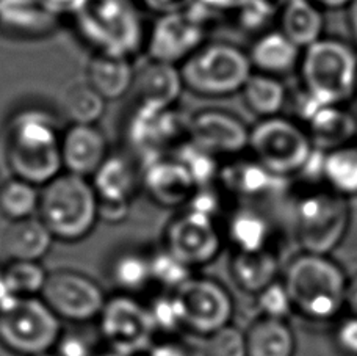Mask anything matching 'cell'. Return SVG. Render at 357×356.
I'll return each mask as SVG.
<instances>
[{
	"label": "cell",
	"mask_w": 357,
	"mask_h": 356,
	"mask_svg": "<svg viewBox=\"0 0 357 356\" xmlns=\"http://www.w3.org/2000/svg\"><path fill=\"white\" fill-rule=\"evenodd\" d=\"M59 121L43 109H24L8 121L5 137L6 165L15 177L44 187L63 173Z\"/></svg>",
	"instance_id": "1"
},
{
	"label": "cell",
	"mask_w": 357,
	"mask_h": 356,
	"mask_svg": "<svg viewBox=\"0 0 357 356\" xmlns=\"http://www.w3.org/2000/svg\"><path fill=\"white\" fill-rule=\"evenodd\" d=\"M301 77L317 104H345L357 90V54L345 43L321 38L304 49Z\"/></svg>",
	"instance_id": "5"
},
{
	"label": "cell",
	"mask_w": 357,
	"mask_h": 356,
	"mask_svg": "<svg viewBox=\"0 0 357 356\" xmlns=\"http://www.w3.org/2000/svg\"><path fill=\"white\" fill-rule=\"evenodd\" d=\"M279 22V30L299 49H307L321 40L324 19L320 5L314 0H287L280 11Z\"/></svg>",
	"instance_id": "26"
},
{
	"label": "cell",
	"mask_w": 357,
	"mask_h": 356,
	"mask_svg": "<svg viewBox=\"0 0 357 356\" xmlns=\"http://www.w3.org/2000/svg\"><path fill=\"white\" fill-rule=\"evenodd\" d=\"M178 68L185 88L210 99L240 93L254 73L248 52L227 43L204 44Z\"/></svg>",
	"instance_id": "6"
},
{
	"label": "cell",
	"mask_w": 357,
	"mask_h": 356,
	"mask_svg": "<svg viewBox=\"0 0 357 356\" xmlns=\"http://www.w3.org/2000/svg\"><path fill=\"white\" fill-rule=\"evenodd\" d=\"M135 73L130 59L93 54L86 65L85 80L108 103L132 91Z\"/></svg>",
	"instance_id": "23"
},
{
	"label": "cell",
	"mask_w": 357,
	"mask_h": 356,
	"mask_svg": "<svg viewBox=\"0 0 357 356\" xmlns=\"http://www.w3.org/2000/svg\"><path fill=\"white\" fill-rule=\"evenodd\" d=\"M89 181L99 200V220L119 223L127 217L130 202L142 188V165L127 156L110 154Z\"/></svg>",
	"instance_id": "15"
},
{
	"label": "cell",
	"mask_w": 357,
	"mask_h": 356,
	"mask_svg": "<svg viewBox=\"0 0 357 356\" xmlns=\"http://www.w3.org/2000/svg\"><path fill=\"white\" fill-rule=\"evenodd\" d=\"M105 103L86 80H82L68 88L63 107L71 124H98L105 112Z\"/></svg>",
	"instance_id": "34"
},
{
	"label": "cell",
	"mask_w": 357,
	"mask_h": 356,
	"mask_svg": "<svg viewBox=\"0 0 357 356\" xmlns=\"http://www.w3.org/2000/svg\"><path fill=\"white\" fill-rule=\"evenodd\" d=\"M142 188L162 207L187 206L196 190L193 177L173 154L142 163Z\"/></svg>",
	"instance_id": "18"
},
{
	"label": "cell",
	"mask_w": 357,
	"mask_h": 356,
	"mask_svg": "<svg viewBox=\"0 0 357 356\" xmlns=\"http://www.w3.org/2000/svg\"><path fill=\"white\" fill-rule=\"evenodd\" d=\"M173 156L177 157L178 162L187 168L190 176L193 177L196 188L218 184L221 173L218 157L197 146L190 138L178 146L176 152H173Z\"/></svg>",
	"instance_id": "35"
},
{
	"label": "cell",
	"mask_w": 357,
	"mask_h": 356,
	"mask_svg": "<svg viewBox=\"0 0 357 356\" xmlns=\"http://www.w3.org/2000/svg\"><path fill=\"white\" fill-rule=\"evenodd\" d=\"M227 234L232 244L241 253H256L266 250L270 226L259 212L252 209H240L229 218Z\"/></svg>",
	"instance_id": "32"
},
{
	"label": "cell",
	"mask_w": 357,
	"mask_h": 356,
	"mask_svg": "<svg viewBox=\"0 0 357 356\" xmlns=\"http://www.w3.org/2000/svg\"><path fill=\"white\" fill-rule=\"evenodd\" d=\"M337 344L348 355L357 356V316L348 317L337 329Z\"/></svg>",
	"instance_id": "47"
},
{
	"label": "cell",
	"mask_w": 357,
	"mask_h": 356,
	"mask_svg": "<svg viewBox=\"0 0 357 356\" xmlns=\"http://www.w3.org/2000/svg\"><path fill=\"white\" fill-rule=\"evenodd\" d=\"M55 237L40 218L10 221L2 236V250L10 260L40 262L49 253Z\"/></svg>",
	"instance_id": "24"
},
{
	"label": "cell",
	"mask_w": 357,
	"mask_h": 356,
	"mask_svg": "<svg viewBox=\"0 0 357 356\" xmlns=\"http://www.w3.org/2000/svg\"><path fill=\"white\" fill-rule=\"evenodd\" d=\"M183 327L201 336H212L231 325L234 302L225 285L210 278H191L174 290Z\"/></svg>",
	"instance_id": "13"
},
{
	"label": "cell",
	"mask_w": 357,
	"mask_h": 356,
	"mask_svg": "<svg viewBox=\"0 0 357 356\" xmlns=\"http://www.w3.org/2000/svg\"><path fill=\"white\" fill-rule=\"evenodd\" d=\"M250 132L237 115L221 109H204L188 118V138L216 157H235L248 149Z\"/></svg>",
	"instance_id": "17"
},
{
	"label": "cell",
	"mask_w": 357,
	"mask_h": 356,
	"mask_svg": "<svg viewBox=\"0 0 357 356\" xmlns=\"http://www.w3.org/2000/svg\"><path fill=\"white\" fill-rule=\"evenodd\" d=\"M3 273L13 294L19 298L41 294L47 279V272L35 260H10V264L3 267Z\"/></svg>",
	"instance_id": "37"
},
{
	"label": "cell",
	"mask_w": 357,
	"mask_h": 356,
	"mask_svg": "<svg viewBox=\"0 0 357 356\" xmlns=\"http://www.w3.org/2000/svg\"><path fill=\"white\" fill-rule=\"evenodd\" d=\"M207 27L208 24L191 8L157 16L146 36L148 59L181 66L206 44Z\"/></svg>",
	"instance_id": "11"
},
{
	"label": "cell",
	"mask_w": 357,
	"mask_h": 356,
	"mask_svg": "<svg viewBox=\"0 0 357 356\" xmlns=\"http://www.w3.org/2000/svg\"><path fill=\"white\" fill-rule=\"evenodd\" d=\"M307 133L314 149L329 152L353 143L357 121L342 105H321L307 119Z\"/></svg>",
	"instance_id": "22"
},
{
	"label": "cell",
	"mask_w": 357,
	"mask_h": 356,
	"mask_svg": "<svg viewBox=\"0 0 357 356\" xmlns=\"http://www.w3.org/2000/svg\"><path fill=\"white\" fill-rule=\"evenodd\" d=\"M19 297L13 294L8 281H6V276L3 273V269H0V311H3L10 306V304L15 303Z\"/></svg>",
	"instance_id": "50"
},
{
	"label": "cell",
	"mask_w": 357,
	"mask_h": 356,
	"mask_svg": "<svg viewBox=\"0 0 357 356\" xmlns=\"http://www.w3.org/2000/svg\"><path fill=\"white\" fill-rule=\"evenodd\" d=\"M47 6L50 8V11L54 13V15L61 19V17H71L73 13L77 8L80 0H46Z\"/></svg>",
	"instance_id": "49"
},
{
	"label": "cell",
	"mask_w": 357,
	"mask_h": 356,
	"mask_svg": "<svg viewBox=\"0 0 357 356\" xmlns=\"http://www.w3.org/2000/svg\"><path fill=\"white\" fill-rule=\"evenodd\" d=\"M252 158L278 177L301 173L314 154L307 131L287 118H264L250 132Z\"/></svg>",
	"instance_id": "8"
},
{
	"label": "cell",
	"mask_w": 357,
	"mask_h": 356,
	"mask_svg": "<svg viewBox=\"0 0 357 356\" xmlns=\"http://www.w3.org/2000/svg\"><path fill=\"white\" fill-rule=\"evenodd\" d=\"M60 336V317L41 298H17L0 311V344L13 353L21 356L50 353Z\"/></svg>",
	"instance_id": "7"
},
{
	"label": "cell",
	"mask_w": 357,
	"mask_h": 356,
	"mask_svg": "<svg viewBox=\"0 0 357 356\" xmlns=\"http://www.w3.org/2000/svg\"><path fill=\"white\" fill-rule=\"evenodd\" d=\"M60 21L46 0H0V30L19 40L52 35Z\"/></svg>",
	"instance_id": "20"
},
{
	"label": "cell",
	"mask_w": 357,
	"mask_h": 356,
	"mask_svg": "<svg viewBox=\"0 0 357 356\" xmlns=\"http://www.w3.org/2000/svg\"><path fill=\"white\" fill-rule=\"evenodd\" d=\"M183 88L181 68L148 60L137 69L132 91L135 96V104L174 107Z\"/></svg>",
	"instance_id": "21"
},
{
	"label": "cell",
	"mask_w": 357,
	"mask_h": 356,
	"mask_svg": "<svg viewBox=\"0 0 357 356\" xmlns=\"http://www.w3.org/2000/svg\"><path fill=\"white\" fill-rule=\"evenodd\" d=\"M351 218L347 198L334 192H318L298 202V239L305 253L323 254L340 244Z\"/></svg>",
	"instance_id": "9"
},
{
	"label": "cell",
	"mask_w": 357,
	"mask_h": 356,
	"mask_svg": "<svg viewBox=\"0 0 357 356\" xmlns=\"http://www.w3.org/2000/svg\"><path fill=\"white\" fill-rule=\"evenodd\" d=\"M148 356H208L197 348L187 347L178 342H160V344L151 346Z\"/></svg>",
	"instance_id": "48"
},
{
	"label": "cell",
	"mask_w": 357,
	"mask_h": 356,
	"mask_svg": "<svg viewBox=\"0 0 357 356\" xmlns=\"http://www.w3.org/2000/svg\"><path fill=\"white\" fill-rule=\"evenodd\" d=\"M208 356H248L246 334L227 325L208 336Z\"/></svg>",
	"instance_id": "42"
},
{
	"label": "cell",
	"mask_w": 357,
	"mask_h": 356,
	"mask_svg": "<svg viewBox=\"0 0 357 356\" xmlns=\"http://www.w3.org/2000/svg\"><path fill=\"white\" fill-rule=\"evenodd\" d=\"M152 281L158 283L171 292L182 288L193 278V269L183 264L181 259L176 258L167 248L155 251L149 258Z\"/></svg>",
	"instance_id": "38"
},
{
	"label": "cell",
	"mask_w": 357,
	"mask_h": 356,
	"mask_svg": "<svg viewBox=\"0 0 357 356\" xmlns=\"http://www.w3.org/2000/svg\"><path fill=\"white\" fill-rule=\"evenodd\" d=\"M248 55L256 73L279 77L296 66L301 59V49L280 30H270L254 40Z\"/></svg>",
	"instance_id": "25"
},
{
	"label": "cell",
	"mask_w": 357,
	"mask_h": 356,
	"mask_svg": "<svg viewBox=\"0 0 357 356\" xmlns=\"http://www.w3.org/2000/svg\"><path fill=\"white\" fill-rule=\"evenodd\" d=\"M248 356H293L295 336L284 320L260 319L246 333Z\"/></svg>",
	"instance_id": "30"
},
{
	"label": "cell",
	"mask_w": 357,
	"mask_h": 356,
	"mask_svg": "<svg viewBox=\"0 0 357 356\" xmlns=\"http://www.w3.org/2000/svg\"><path fill=\"white\" fill-rule=\"evenodd\" d=\"M139 8L155 13L157 16L187 11L195 0H135Z\"/></svg>",
	"instance_id": "46"
},
{
	"label": "cell",
	"mask_w": 357,
	"mask_h": 356,
	"mask_svg": "<svg viewBox=\"0 0 357 356\" xmlns=\"http://www.w3.org/2000/svg\"><path fill=\"white\" fill-rule=\"evenodd\" d=\"M321 177L328 182L331 192L343 198L357 196V144L324 152Z\"/></svg>",
	"instance_id": "31"
},
{
	"label": "cell",
	"mask_w": 357,
	"mask_h": 356,
	"mask_svg": "<svg viewBox=\"0 0 357 356\" xmlns=\"http://www.w3.org/2000/svg\"><path fill=\"white\" fill-rule=\"evenodd\" d=\"M98 356H127V355L118 353V352H114V350H108V352H104V353H100V355H98Z\"/></svg>",
	"instance_id": "54"
},
{
	"label": "cell",
	"mask_w": 357,
	"mask_h": 356,
	"mask_svg": "<svg viewBox=\"0 0 357 356\" xmlns=\"http://www.w3.org/2000/svg\"><path fill=\"white\" fill-rule=\"evenodd\" d=\"M221 246L216 220L191 211L177 215L165 232V248L191 269L212 262Z\"/></svg>",
	"instance_id": "16"
},
{
	"label": "cell",
	"mask_w": 357,
	"mask_h": 356,
	"mask_svg": "<svg viewBox=\"0 0 357 356\" xmlns=\"http://www.w3.org/2000/svg\"><path fill=\"white\" fill-rule=\"evenodd\" d=\"M148 350H149V348H148ZM148 350L139 352V353H133V355H127V356H148Z\"/></svg>",
	"instance_id": "55"
},
{
	"label": "cell",
	"mask_w": 357,
	"mask_h": 356,
	"mask_svg": "<svg viewBox=\"0 0 357 356\" xmlns=\"http://www.w3.org/2000/svg\"><path fill=\"white\" fill-rule=\"evenodd\" d=\"M284 284L293 308L309 319H333L347 304L345 273L323 254L298 256L287 269Z\"/></svg>",
	"instance_id": "4"
},
{
	"label": "cell",
	"mask_w": 357,
	"mask_h": 356,
	"mask_svg": "<svg viewBox=\"0 0 357 356\" xmlns=\"http://www.w3.org/2000/svg\"><path fill=\"white\" fill-rule=\"evenodd\" d=\"M240 93L248 109L262 119L278 117L287 103V90L282 82L276 75L264 73H252Z\"/></svg>",
	"instance_id": "28"
},
{
	"label": "cell",
	"mask_w": 357,
	"mask_h": 356,
	"mask_svg": "<svg viewBox=\"0 0 357 356\" xmlns=\"http://www.w3.org/2000/svg\"><path fill=\"white\" fill-rule=\"evenodd\" d=\"M278 176L271 175L256 158L235 161L221 167L220 186L241 196H259L266 193L276 182Z\"/></svg>",
	"instance_id": "29"
},
{
	"label": "cell",
	"mask_w": 357,
	"mask_h": 356,
	"mask_svg": "<svg viewBox=\"0 0 357 356\" xmlns=\"http://www.w3.org/2000/svg\"><path fill=\"white\" fill-rule=\"evenodd\" d=\"M347 306L351 309V313L357 316V276H354L348 283L347 288Z\"/></svg>",
	"instance_id": "51"
},
{
	"label": "cell",
	"mask_w": 357,
	"mask_h": 356,
	"mask_svg": "<svg viewBox=\"0 0 357 356\" xmlns=\"http://www.w3.org/2000/svg\"><path fill=\"white\" fill-rule=\"evenodd\" d=\"M238 2L240 0H195L190 8L210 24L218 16L231 15Z\"/></svg>",
	"instance_id": "45"
},
{
	"label": "cell",
	"mask_w": 357,
	"mask_h": 356,
	"mask_svg": "<svg viewBox=\"0 0 357 356\" xmlns=\"http://www.w3.org/2000/svg\"><path fill=\"white\" fill-rule=\"evenodd\" d=\"M348 21H349V29L353 31L354 41L357 43V0H353L348 6Z\"/></svg>",
	"instance_id": "52"
},
{
	"label": "cell",
	"mask_w": 357,
	"mask_h": 356,
	"mask_svg": "<svg viewBox=\"0 0 357 356\" xmlns=\"http://www.w3.org/2000/svg\"><path fill=\"white\" fill-rule=\"evenodd\" d=\"M40 356H59L56 353H44V355H40Z\"/></svg>",
	"instance_id": "56"
},
{
	"label": "cell",
	"mask_w": 357,
	"mask_h": 356,
	"mask_svg": "<svg viewBox=\"0 0 357 356\" xmlns=\"http://www.w3.org/2000/svg\"><path fill=\"white\" fill-rule=\"evenodd\" d=\"M38 218L55 239H85L99 220V200L91 181L63 171L41 187Z\"/></svg>",
	"instance_id": "3"
},
{
	"label": "cell",
	"mask_w": 357,
	"mask_h": 356,
	"mask_svg": "<svg viewBox=\"0 0 357 356\" xmlns=\"http://www.w3.org/2000/svg\"><path fill=\"white\" fill-rule=\"evenodd\" d=\"M315 3L326 6V8H343V6H349L353 0H314Z\"/></svg>",
	"instance_id": "53"
},
{
	"label": "cell",
	"mask_w": 357,
	"mask_h": 356,
	"mask_svg": "<svg viewBox=\"0 0 357 356\" xmlns=\"http://www.w3.org/2000/svg\"><path fill=\"white\" fill-rule=\"evenodd\" d=\"M110 156L105 133L98 124H69L61 135L63 171L91 179Z\"/></svg>",
	"instance_id": "19"
},
{
	"label": "cell",
	"mask_w": 357,
	"mask_h": 356,
	"mask_svg": "<svg viewBox=\"0 0 357 356\" xmlns=\"http://www.w3.org/2000/svg\"><path fill=\"white\" fill-rule=\"evenodd\" d=\"M112 278L126 294L143 290L152 281L149 258L135 251L119 254L112 265Z\"/></svg>",
	"instance_id": "36"
},
{
	"label": "cell",
	"mask_w": 357,
	"mask_h": 356,
	"mask_svg": "<svg viewBox=\"0 0 357 356\" xmlns=\"http://www.w3.org/2000/svg\"><path fill=\"white\" fill-rule=\"evenodd\" d=\"M99 320L102 338L108 342L110 350L133 355L151 347L155 327L148 306L133 297L121 294L107 300Z\"/></svg>",
	"instance_id": "12"
},
{
	"label": "cell",
	"mask_w": 357,
	"mask_h": 356,
	"mask_svg": "<svg viewBox=\"0 0 357 356\" xmlns=\"http://www.w3.org/2000/svg\"><path fill=\"white\" fill-rule=\"evenodd\" d=\"M129 148L139 156V165L169 152L188 140V119L174 107L135 104L126 123Z\"/></svg>",
	"instance_id": "10"
},
{
	"label": "cell",
	"mask_w": 357,
	"mask_h": 356,
	"mask_svg": "<svg viewBox=\"0 0 357 356\" xmlns=\"http://www.w3.org/2000/svg\"><path fill=\"white\" fill-rule=\"evenodd\" d=\"M40 187L13 176L0 186V214L10 221L35 217L40 209Z\"/></svg>",
	"instance_id": "33"
},
{
	"label": "cell",
	"mask_w": 357,
	"mask_h": 356,
	"mask_svg": "<svg viewBox=\"0 0 357 356\" xmlns=\"http://www.w3.org/2000/svg\"><path fill=\"white\" fill-rule=\"evenodd\" d=\"M41 300L60 319L77 323L99 317L107 302L104 292L91 278L73 270L47 273Z\"/></svg>",
	"instance_id": "14"
},
{
	"label": "cell",
	"mask_w": 357,
	"mask_h": 356,
	"mask_svg": "<svg viewBox=\"0 0 357 356\" xmlns=\"http://www.w3.org/2000/svg\"><path fill=\"white\" fill-rule=\"evenodd\" d=\"M152 323L155 332L160 333H176L177 329L183 328L182 311L174 292L157 297L148 306Z\"/></svg>",
	"instance_id": "40"
},
{
	"label": "cell",
	"mask_w": 357,
	"mask_h": 356,
	"mask_svg": "<svg viewBox=\"0 0 357 356\" xmlns=\"http://www.w3.org/2000/svg\"><path fill=\"white\" fill-rule=\"evenodd\" d=\"M55 348L59 356H96L91 341L77 332L61 334Z\"/></svg>",
	"instance_id": "44"
},
{
	"label": "cell",
	"mask_w": 357,
	"mask_h": 356,
	"mask_svg": "<svg viewBox=\"0 0 357 356\" xmlns=\"http://www.w3.org/2000/svg\"><path fill=\"white\" fill-rule=\"evenodd\" d=\"M71 21L93 54L132 60L146 46L148 30L135 0H80Z\"/></svg>",
	"instance_id": "2"
},
{
	"label": "cell",
	"mask_w": 357,
	"mask_h": 356,
	"mask_svg": "<svg viewBox=\"0 0 357 356\" xmlns=\"http://www.w3.org/2000/svg\"><path fill=\"white\" fill-rule=\"evenodd\" d=\"M257 306L266 319L284 320L293 309L291 298L284 283L274 281L257 294Z\"/></svg>",
	"instance_id": "41"
},
{
	"label": "cell",
	"mask_w": 357,
	"mask_h": 356,
	"mask_svg": "<svg viewBox=\"0 0 357 356\" xmlns=\"http://www.w3.org/2000/svg\"><path fill=\"white\" fill-rule=\"evenodd\" d=\"M235 283L251 294H259L276 281L278 259L268 250L256 253L237 251L231 265Z\"/></svg>",
	"instance_id": "27"
},
{
	"label": "cell",
	"mask_w": 357,
	"mask_h": 356,
	"mask_svg": "<svg viewBox=\"0 0 357 356\" xmlns=\"http://www.w3.org/2000/svg\"><path fill=\"white\" fill-rule=\"evenodd\" d=\"M231 16L238 24V27L251 34L265 31L270 22L276 16V6L271 0H240Z\"/></svg>",
	"instance_id": "39"
},
{
	"label": "cell",
	"mask_w": 357,
	"mask_h": 356,
	"mask_svg": "<svg viewBox=\"0 0 357 356\" xmlns=\"http://www.w3.org/2000/svg\"><path fill=\"white\" fill-rule=\"evenodd\" d=\"M221 193L218 184L206 187H197L187 202V211L204 215V217L216 220L221 211Z\"/></svg>",
	"instance_id": "43"
}]
</instances>
